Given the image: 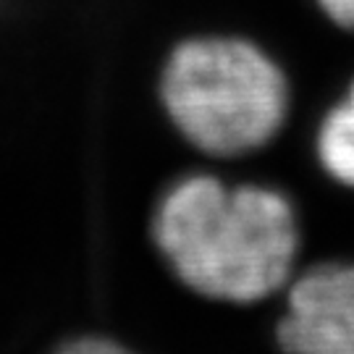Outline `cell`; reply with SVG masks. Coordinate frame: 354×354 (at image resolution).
<instances>
[{
    "label": "cell",
    "mask_w": 354,
    "mask_h": 354,
    "mask_svg": "<svg viewBox=\"0 0 354 354\" xmlns=\"http://www.w3.org/2000/svg\"><path fill=\"white\" fill-rule=\"evenodd\" d=\"M55 354H134L127 346L102 339V336H84V339H74V342L64 344Z\"/></svg>",
    "instance_id": "obj_5"
},
{
    "label": "cell",
    "mask_w": 354,
    "mask_h": 354,
    "mask_svg": "<svg viewBox=\"0 0 354 354\" xmlns=\"http://www.w3.org/2000/svg\"><path fill=\"white\" fill-rule=\"evenodd\" d=\"M317 158L336 181L354 187V84L349 97L326 115L317 134Z\"/></svg>",
    "instance_id": "obj_4"
},
{
    "label": "cell",
    "mask_w": 354,
    "mask_h": 354,
    "mask_svg": "<svg viewBox=\"0 0 354 354\" xmlns=\"http://www.w3.org/2000/svg\"><path fill=\"white\" fill-rule=\"evenodd\" d=\"M283 354H354V266H317L289 291Z\"/></svg>",
    "instance_id": "obj_3"
},
{
    "label": "cell",
    "mask_w": 354,
    "mask_h": 354,
    "mask_svg": "<svg viewBox=\"0 0 354 354\" xmlns=\"http://www.w3.org/2000/svg\"><path fill=\"white\" fill-rule=\"evenodd\" d=\"M160 97L178 131L218 158L263 147L289 108L283 71L239 37L181 42L163 68Z\"/></svg>",
    "instance_id": "obj_2"
},
{
    "label": "cell",
    "mask_w": 354,
    "mask_h": 354,
    "mask_svg": "<svg viewBox=\"0 0 354 354\" xmlns=\"http://www.w3.org/2000/svg\"><path fill=\"white\" fill-rule=\"evenodd\" d=\"M155 241L181 283L223 302H260L291 276L297 221L289 200L266 187L228 189L192 176L163 197Z\"/></svg>",
    "instance_id": "obj_1"
},
{
    "label": "cell",
    "mask_w": 354,
    "mask_h": 354,
    "mask_svg": "<svg viewBox=\"0 0 354 354\" xmlns=\"http://www.w3.org/2000/svg\"><path fill=\"white\" fill-rule=\"evenodd\" d=\"M320 11L342 29H354V0H315Z\"/></svg>",
    "instance_id": "obj_6"
}]
</instances>
